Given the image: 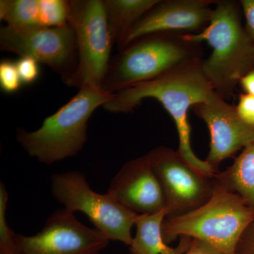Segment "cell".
<instances>
[{"instance_id": "f1b7e54d", "label": "cell", "mask_w": 254, "mask_h": 254, "mask_svg": "<svg viewBox=\"0 0 254 254\" xmlns=\"http://www.w3.org/2000/svg\"></svg>"}, {"instance_id": "d4e9b609", "label": "cell", "mask_w": 254, "mask_h": 254, "mask_svg": "<svg viewBox=\"0 0 254 254\" xmlns=\"http://www.w3.org/2000/svg\"><path fill=\"white\" fill-rule=\"evenodd\" d=\"M185 254H221L211 246L202 241L192 239L191 244Z\"/></svg>"}, {"instance_id": "8992f818", "label": "cell", "mask_w": 254, "mask_h": 254, "mask_svg": "<svg viewBox=\"0 0 254 254\" xmlns=\"http://www.w3.org/2000/svg\"><path fill=\"white\" fill-rule=\"evenodd\" d=\"M68 24L77 48V66L63 81L71 87L102 86L110 63L114 45L104 2L101 0L69 1Z\"/></svg>"}, {"instance_id": "603a6c76", "label": "cell", "mask_w": 254, "mask_h": 254, "mask_svg": "<svg viewBox=\"0 0 254 254\" xmlns=\"http://www.w3.org/2000/svg\"><path fill=\"white\" fill-rule=\"evenodd\" d=\"M241 8L245 18V28L254 43V0H241Z\"/></svg>"}, {"instance_id": "30bf717a", "label": "cell", "mask_w": 254, "mask_h": 254, "mask_svg": "<svg viewBox=\"0 0 254 254\" xmlns=\"http://www.w3.org/2000/svg\"><path fill=\"white\" fill-rule=\"evenodd\" d=\"M16 241L21 254H98L110 242L65 208L52 213L36 235L16 234Z\"/></svg>"}, {"instance_id": "8fae6325", "label": "cell", "mask_w": 254, "mask_h": 254, "mask_svg": "<svg viewBox=\"0 0 254 254\" xmlns=\"http://www.w3.org/2000/svg\"><path fill=\"white\" fill-rule=\"evenodd\" d=\"M192 111L203 120L210 132V150L205 161L219 172L223 160L254 141V125H249L237 114L236 107L212 91L208 98L193 105Z\"/></svg>"}, {"instance_id": "3957f363", "label": "cell", "mask_w": 254, "mask_h": 254, "mask_svg": "<svg viewBox=\"0 0 254 254\" xmlns=\"http://www.w3.org/2000/svg\"><path fill=\"white\" fill-rule=\"evenodd\" d=\"M113 95L102 86H82L77 94L48 117L36 131L18 128L16 139L30 156L46 165L75 156L86 143L91 115Z\"/></svg>"}, {"instance_id": "9c48e42d", "label": "cell", "mask_w": 254, "mask_h": 254, "mask_svg": "<svg viewBox=\"0 0 254 254\" xmlns=\"http://www.w3.org/2000/svg\"><path fill=\"white\" fill-rule=\"evenodd\" d=\"M0 49L44 64L63 79L72 74L77 66L76 37L69 24L60 27L0 28Z\"/></svg>"}, {"instance_id": "2e32d148", "label": "cell", "mask_w": 254, "mask_h": 254, "mask_svg": "<svg viewBox=\"0 0 254 254\" xmlns=\"http://www.w3.org/2000/svg\"><path fill=\"white\" fill-rule=\"evenodd\" d=\"M159 0H105L108 26L114 45L123 48L133 26Z\"/></svg>"}, {"instance_id": "7a4b0ae2", "label": "cell", "mask_w": 254, "mask_h": 254, "mask_svg": "<svg viewBox=\"0 0 254 254\" xmlns=\"http://www.w3.org/2000/svg\"><path fill=\"white\" fill-rule=\"evenodd\" d=\"M241 11L237 1H216L208 26L200 33L185 34L188 41L206 42L212 48L211 54L202 60V70L214 91L225 100L254 68V43L242 23Z\"/></svg>"}, {"instance_id": "52a82bcc", "label": "cell", "mask_w": 254, "mask_h": 254, "mask_svg": "<svg viewBox=\"0 0 254 254\" xmlns=\"http://www.w3.org/2000/svg\"><path fill=\"white\" fill-rule=\"evenodd\" d=\"M51 192L66 210L84 213L107 239L131 246L133 237L131 229L138 214L125 208L108 193L95 192L83 173L70 171L53 174Z\"/></svg>"}, {"instance_id": "5bb4252c", "label": "cell", "mask_w": 254, "mask_h": 254, "mask_svg": "<svg viewBox=\"0 0 254 254\" xmlns=\"http://www.w3.org/2000/svg\"><path fill=\"white\" fill-rule=\"evenodd\" d=\"M166 210L151 215H138L135 220L136 234L129 247L130 254H185L190 248L192 238L180 237L176 247H171L164 240L163 223Z\"/></svg>"}, {"instance_id": "484cf974", "label": "cell", "mask_w": 254, "mask_h": 254, "mask_svg": "<svg viewBox=\"0 0 254 254\" xmlns=\"http://www.w3.org/2000/svg\"><path fill=\"white\" fill-rule=\"evenodd\" d=\"M240 85L245 93L254 96V68L242 77Z\"/></svg>"}, {"instance_id": "83f0119b", "label": "cell", "mask_w": 254, "mask_h": 254, "mask_svg": "<svg viewBox=\"0 0 254 254\" xmlns=\"http://www.w3.org/2000/svg\"></svg>"}, {"instance_id": "d6986e66", "label": "cell", "mask_w": 254, "mask_h": 254, "mask_svg": "<svg viewBox=\"0 0 254 254\" xmlns=\"http://www.w3.org/2000/svg\"><path fill=\"white\" fill-rule=\"evenodd\" d=\"M9 193L4 184L0 183V250L14 251L18 250L16 234L6 222V210L7 207Z\"/></svg>"}, {"instance_id": "277c9868", "label": "cell", "mask_w": 254, "mask_h": 254, "mask_svg": "<svg viewBox=\"0 0 254 254\" xmlns=\"http://www.w3.org/2000/svg\"><path fill=\"white\" fill-rule=\"evenodd\" d=\"M110 60L102 87L118 93L152 81L190 62L201 60L200 43L188 41L185 33H157L131 42Z\"/></svg>"}, {"instance_id": "ba28073f", "label": "cell", "mask_w": 254, "mask_h": 254, "mask_svg": "<svg viewBox=\"0 0 254 254\" xmlns=\"http://www.w3.org/2000/svg\"><path fill=\"white\" fill-rule=\"evenodd\" d=\"M147 155L163 189L166 217L190 213L211 198L214 177L195 170L178 150L158 146Z\"/></svg>"}, {"instance_id": "e0dca14e", "label": "cell", "mask_w": 254, "mask_h": 254, "mask_svg": "<svg viewBox=\"0 0 254 254\" xmlns=\"http://www.w3.org/2000/svg\"><path fill=\"white\" fill-rule=\"evenodd\" d=\"M0 19L14 27L40 26V0H1Z\"/></svg>"}, {"instance_id": "6da1fadb", "label": "cell", "mask_w": 254, "mask_h": 254, "mask_svg": "<svg viewBox=\"0 0 254 254\" xmlns=\"http://www.w3.org/2000/svg\"><path fill=\"white\" fill-rule=\"evenodd\" d=\"M201 60L181 65L161 77L135 85L114 94L103 108L112 113L133 111L144 99L153 98L173 119L179 138V153L193 168L214 177L213 169L193 153L188 113L193 105L204 101L213 91L201 67Z\"/></svg>"}, {"instance_id": "4fadbf2b", "label": "cell", "mask_w": 254, "mask_h": 254, "mask_svg": "<svg viewBox=\"0 0 254 254\" xmlns=\"http://www.w3.org/2000/svg\"><path fill=\"white\" fill-rule=\"evenodd\" d=\"M107 193L138 215L165 209L163 189L148 155L127 162L113 177Z\"/></svg>"}, {"instance_id": "ac0fdd59", "label": "cell", "mask_w": 254, "mask_h": 254, "mask_svg": "<svg viewBox=\"0 0 254 254\" xmlns=\"http://www.w3.org/2000/svg\"><path fill=\"white\" fill-rule=\"evenodd\" d=\"M69 1L40 0V26L60 27L68 23Z\"/></svg>"}, {"instance_id": "7402d4cb", "label": "cell", "mask_w": 254, "mask_h": 254, "mask_svg": "<svg viewBox=\"0 0 254 254\" xmlns=\"http://www.w3.org/2000/svg\"><path fill=\"white\" fill-rule=\"evenodd\" d=\"M236 110L241 119L249 125H254V96L243 93L239 97Z\"/></svg>"}, {"instance_id": "44dd1931", "label": "cell", "mask_w": 254, "mask_h": 254, "mask_svg": "<svg viewBox=\"0 0 254 254\" xmlns=\"http://www.w3.org/2000/svg\"><path fill=\"white\" fill-rule=\"evenodd\" d=\"M16 64L22 83L31 84L39 77V63L36 60L28 57H21Z\"/></svg>"}, {"instance_id": "7c38bea8", "label": "cell", "mask_w": 254, "mask_h": 254, "mask_svg": "<svg viewBox=\"0 0 254 254\" xmlns=\"http://www.w3.org/2000/svg\"><path fill=\"white\" fill-rule=\"evenodd\" d=\"M215 2L212 0H159L133 26L123 48L153 33H200L210 23L214 11L212 5Z\"/></svg>"}, {"instance_id": "5b68a950", "label": "cell", "mask_w": 254, "mask_h": 254, "mask_svg": "<svg viewBox=\"0 0 254 254\" xmlns=\"http://www.w3.org/2000/svg\"><path fill=\"white\" fill-rule=\"evenodd\" d=\"M254 221V210L238 195L215 183L213 194L206 203L190 213L166 217L162 230L167 244L189 237L221 254H236L242 235Z\"/></svg>"}, {"instance_id": "4316f807", "label": "cell", "mask_w": 254, "mask_h": 254, "mask_svg": "<svg viewBox=\"0 0 254 254\" xmlns=\"http://www.w3.org/2000/svg\"><path fill=\"white\" fill-rule=\"evenodd\" d=\"M0 254H20L19 250H18L14 251H2L0 250Z\"/></svg>"}, {"instance_id": "cb8c5ba5", "label": "cell", "mask_w": 254, "mask_h": 254, "mask_svg": "<svg viewBox=\"0 0 254 254\" xmlns=\"http://www.w3.org/2000/svg\"><path fill=\"white\" fill-rule=\"evenodd\" d=\"M236 254H254V221L242 235Z\"/></svg>"}, {"instance_id": "9a60e30c", "label": "cell", "mask_w": 254, "mask_h": 254, "mask_svg": "<svg viewBox=\"0 0 254 254\" xmlns=\"http://www.w3.org/2000/svg\"><path fill=\"white\" fill-rule=\"evenodd\" d=\"M214 181L238 195L254 211V141L242 150L230 166L215 174Z\"/></svg>"}, {"instance_id": "ffe728a7", "label": "cell", "mask_w": 254, "mask_h": 254, "mask_svg": "<svg viewBox=\"0 0 254 254\" xmlns=\"http://www.w3.org/2000/svg\"><path fill=\"white\" fill-rule=\"evenodd\" d=\"M22 81L20 78L16 63L3 60L0 63V86L6 93H14L21 88Z\"/></svg>"}]
</instances>
